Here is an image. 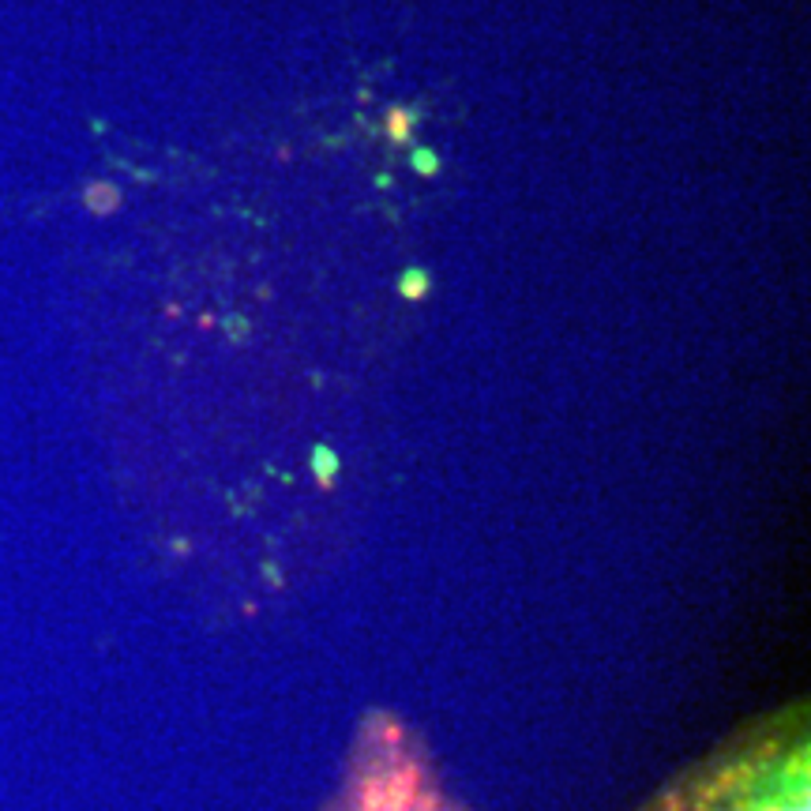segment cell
Masks as SVG:
<instances>
[{
    "label": "cell",
    "instance_id": "cell-7",
    "mask_svg": "<svg viewBox=\"0 0 811 811\" xmlns=\"http://www.w3.org/2000/svg\"><path fill=\"white\" fill-rule=\"evenodd\" d=\"M410 166H414V173H421V177H436V173H440V155H436L433 147L414 143V147H410Z\"/></svg>",
    "mask_w": 811,
    "mask_h": 811
},
{
    "label": "cell",
    "instance_id": "cell-4",
    "mask_svg": "<svg viewBox=\"0 0 811 811\" xmlns=\"http://www.w3.org/2000/svg\"><path fill=\"white\" fill-rule=\"evenodd\" d=\"M414 120H417L414 110L391 106V110H387V139H391L395 147H406V143L414 139Z\"/></svg>",
    "mask_w": 811,
    "mask_h": 811
},
{
    "label": "cell",
    "instance_id": "cell-5",
    "mask_svg": "<svg viewBox=\"0 0 811 811\" xmlns=\"http://www.w3.org/2000/svg\"><path fill=\"white\" fill-rule=\"evenodd\" d=\"M83 199H87V207H91L94 215H110V211L120 207V192H117L113 185H91V188L83 192Z\"/></svg>",
    "mask_w": 811,
    "mask_h": 811
},
{
    "label": "cell",
    "instance_id": "cell-1",
    "mask_svg": "<svg viewBox=\"0 0 811 811\" xmlns=\"http://www.w3.org/2000/svg\"><path fill=\"white\" fill-rule=\"evenodd\" d=\"M807 702L755 718L673 774L635 811H811Z\"/></svg>",
    "mask_w": 811,
    "mask_h": 811
},
{
    "label": "cell",
    "instance_id": "cell-2",
    "mask_svg": "<svg viewBox=\"0 0 811 811\" xmlns=\"http://www.w3.org/2000/svg\"><path fill=\"white\" fill-rule=\"evenodd\" d=\"M323 811H473L451 793L421 729L391 706H368L353 725L342 778Z\"/></svg>",
    "mask_w": 811,
    "mask_h": 811
},
{
    "label": "cell",
    "instance_id": "cell-3",
    "mask_svg": "<svg viewBox=\"0 0 811 811\" xmlns=\"http://www.w3.org/2000/svg\"><path fill=\"white\" fill-rule=\"evenodd\" d=\"M395 293L398 297H406V301H425L428 293H433V274H428L425 267H406L402 274H398V282H395Z\"/></svg>",
    "mask_w": 811,
    "mask_h": 811
},
{
    "label": "cell",
    "instance_id": "cell-8",
    "mask_svg": "<svg viewBox=\"0 0 811 811\" xmlns=\"http://www.w3.org/2000/svg\"><path fill=\"white\" fill-rule=\"evenodd\" d=\"M222 327H225V331H230L234 339H241V342L248 339V323H244V316H234V320H225Z\"/></svg>",
    "mask_w": 811,
    "mask_h": 811
},
{
    "label": "cell",
    "instance_id": "cell-6",
    "mask_svg": "<svg viewBox=\"0 0 811 811\" xmlns=\"http://www.w3.org/2000/svg\"><path fill=\"white\" fill-rule=\"evenodd\" d=\"M312 466H316V477L323 481V485H331V477L339 470V454L327 447V444H316L312 447Z\"/></svg>",
    "mask_w": 811,
    "mask_h": 811
}]
</instances>
